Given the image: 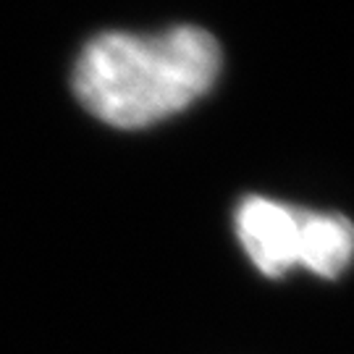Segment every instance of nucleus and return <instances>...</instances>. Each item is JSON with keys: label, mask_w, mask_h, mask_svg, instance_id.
Listing matches in <instances>:
<instances>
[{"label": "nucleus", "mask_w": 354, "mask_h": 354, "mask_svg": "<svg viewBox=\"0 0 354 354\" xmlns=\"http://www.w3.org/2000/svg\"><path fill=\"white\" fill-rule=\"evenodd\" d=\"M221 45L200 26L155 35L102 32L82 48L71 74L76 100L115 129H145L189 108L221 74Z\"/></svg>", "instance_id": "f257e3e1"}, {"label": "nucleus", "mask_w": 354, "mask_h": 354, "mask_svg": "<svg viewBox=\"0 0 354 354\" xmlns=\"http://www.w3.org/2000/svg\"><path fill=\"white\" fill-rule=\"evenodd\" d=\"M234 226L244 252L260 273L279 279L299 266L302 210L268 197H247L234 215Z\"/></svg>", "instance_id": "f03ea898"}, {"label": "nucleus", "mask_w": 354, "mask_h": 354, "mask_svg": "<svg viewBox=\"0 0 354 354\" xmlns=\"http://www.w3.org/2000/svg\"><path fill=\"white\" fill-rule=\"evenodd\" d=\"M354 257V226L339 213L302 210L299 266L323 279H336Z\"/></svg>", "instance_id": "7ed1b4c3"}]
</instances>
